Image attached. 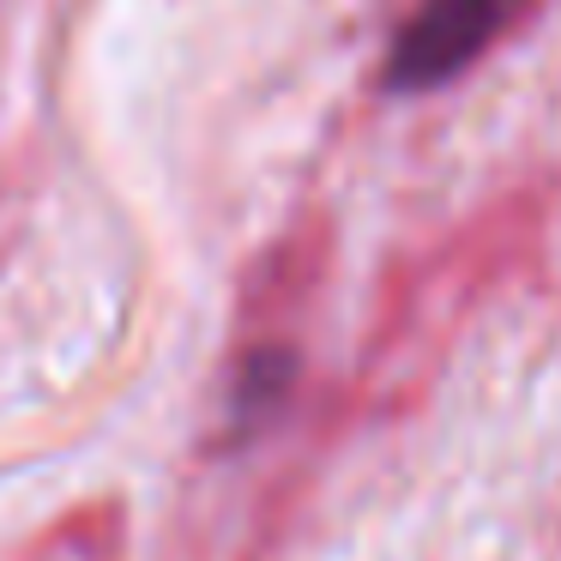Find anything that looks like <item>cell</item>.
Segmentation results:
<instances>
[{"label": "cell", "mask_w": 561, "mask_h": 561, "mask_svg": "<svg viewBox=\"0 0 561 561\" xmlns=\"http://www.w3.org/2000/svg\"><path fill=\"white\" fill-rule=\"evenodd\" d=\"M525 13V0H423L404 31L392 37L387 85L392 91H435L459 79L483 49Z\"/></svg>", "instance_id": "cell-1"}]
</instances>
